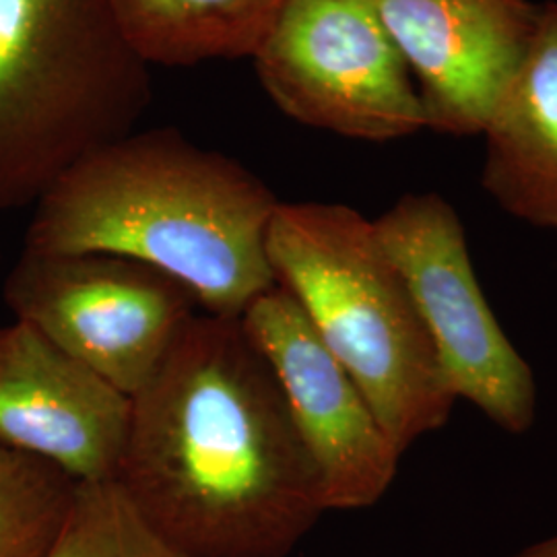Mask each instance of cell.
<instances>
[{"mask_svg":"<svg viewBox=\"0 0 557 557\" xmlns=\"http://www.w3.org/2000/svg\"><path fill=\"white\" fill-rule=\"evenodd\" d=\"M133 398L114 483L178 557H287L326 512L242 320L197 314Z\"/></svg>","mask_w":557,"mask_h":557,"instance_id":"cell-1","label":"cell"},{"mask_svg":"<svg viewBox=\"0 0 557 557\" xmlns=\"http://www.w3.org/2000/svg\"><path fill=\"white\" fill-rule=\"evenodd\" d=\"M278 202L246 165L178 128L133 131L60 176L23 248L139 260L188 287L207 314L239 319L277 285L267 232Z\"/></svg>","mask_w":557,"mask_h":557,"instance_id":"cell-2","label":"cell"},{"mask_svg":"<svg viewBox=\"0 0 557 557\" xmlns=\"http://www.w3.org/2000/svg\"><path fill=\"white\" fill-rule=\"evenodd\" d=\"M267 259L400 455L448 423L457 398L374 221L341 202L281 200Z\"/></svg>","mask_w":557,"mask_h":557,"instance_id":"cell-3","label":"cell"},{"mask_svg":"<svg viewBox=\"0 0 557 557\" xmlns=\"http://www.w3.org/2000/svg\"><path fill=\"white\" fill-rule=\"evenodd\" d=\"M151 100L112 0H0V211L36 205Z\"/></svg>","mask_w":557,"mask_h":557,"instance_id":"cell-4","label":"cell"},{"mask_svg":"<svg viewBox=\"0 0 557 557\" xmlns=\"http://www.w3.org/2000/svg\"><path fill=\"white\" fill-rule=\"evenodd\" d=\"M252 60L269 98L304 126L372 143L428 128L376 0H287Z\"/></svg>","mask_w":557,"mask_h":557,"instance_id":"cell-5","label":"cell"},{"mask_svg":"<svg viewBox=\"0 0 557 557\" xmlns=\"http://www.w3.org/2000/svg\"><path fill=\"white\" fill-rule=\"evenodd\" d=\"M2 298L13 319L128 397L156 376L199 306L188 287L139 260L25 248Z\"/></svg>","mask_w":557,"mask_h":557,"instance_id":"cell-6","label":"cell"},{"mask_svg":"<svg viewBox=\"0 0 557 557\" xmlns=\"http://www.w3.org/2000/svg\"><path fill=\"white\" fill-rule=\"evenodd\" d=\"M374 227L413 296L450 393L499 430L527 434L537 418L535 376L487 304L455 207L436 193H411Z\"/></svg>","mask_w":557,"mask_h":557,"instance_id":"cell-7","label":"cell"},{"mask_svg":"<svg viewBox=\"0 0 557 557\" xmlns=\"http://www.w3.org/2000/svg\"><path fill=\"white\" fill-rule=\"evenodd\" d=\"M239 320L277 380L294 428L317 467L326 512L379 504L397 478L403 455L298 301L275 285Z\"/></svg>","mask_w":557,"mask_h":557,"instance_id":"cell-8","label":"cell"},{"mask_svg":"<svg viewBox=\"0 0 557 557\" xmlns=\"http://www.w3.org/2000/svg\"><path fill=\"white\" fill-rule=\"evenodd\" d=\"M380 17L418 79L425 126L483 135L537 34L529 0H376Z\"/></svg>","mask_w":557,"mask_h":557,"instance_id":"cell-9","label":"cell"},{"mask_svg":"<svg viewBox=\"0 0 557 557\" xmlns=\"http://www.w3.org/2000/svg\"><path fill=\"white\" fill-rule=\"evenodd\" d=\"M133 398L23 320L0 324V442L79 483L114 481Z\"/></svg>","mask_w":557,"mask_h":557,"instance_id":"cell-10","label":"cell"},{"mask_svg":"<svg viewBox=\"0 0 557 557\" xmlns=\"http://www.w3.org/2000/svg\"><path fill=\"white\" fill-rule=\"evenodd\" d=\"M483 137L485 193L508 215L557 234V2L541 7L535 40Z\"/></svg>","mask_w":557,"mask_h":557,"instance_id":"cell-11","label":"cell"},{"mask_svg":"<svg viewBox=\"0 0 557 557\" xmlns=\"http://www.w3.org/2000/svg\"><path fill=\"white\" fill-rule=\"evenodd\" d=\"M120 27L149 66L252 59L287 0H112Z\"/></svg>","mask_w":557,"mask_h":557,"instance_id":"cell-12","label":"cell"},{"mask_svg":"<svg viewBox=\"0 0 557 557\" xmlns=\"http://www.w3.org/2000/svg\"><path fill=\"white\" fill-rule=\"evenodd\" d=\"M77 490L54 462L0 442V557L48 556Z\"/></svg>","mask_w":557,"mask_h":557,"instance_id":"cell-13","label":"cell"},{"mask_svg":"<svg viewBox=\"0 0 557 557\" xmlns=\"http://www.w3.org/2000/svg\"><path fill=\"white\" fill-rule=\"evenodd\" d=\"M46 557L178 556L149 531L114 481H85Z\"/></svg>","mask_w":557,"mask_h":557,"instance_id":"cell-14","label":"cell"},{"mask_svg":"<svg viewBox=\"0 0 557 557\" xmlns=\"http://www.w3.org/2000/svg\"><path fill=\"white\" fill-rule=\"evenodd\" d=\"M512 557H557V535L533 543Z\"/></svg>","mask_w":557,"mask_h":557,"instance_id":"cell-15","label":"cell"}]
</instances>
